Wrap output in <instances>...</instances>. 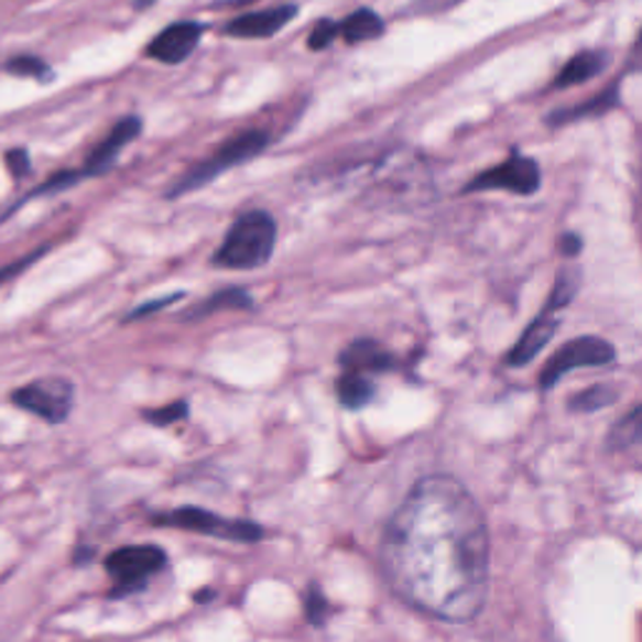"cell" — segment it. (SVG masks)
<instances>
[{
  "mask_svg": "<svg viewBox=\"0 0 642 642\" xmlns=\"http://www.w3.org/2000/svg\"><path fill=\"white\" fill-rule=\"evenodd\" d=\"M86 176H84V171H58L56 176H51L48 181H43V184L35 188L33 194H29L25 196V202H31V198H39V196H48V194H61V192H66V188H70V186H76V184H80V181H84Z\"/></svg>",
  "mask_w": 642,
  "mask_h": 642,
  "instance_id": "603a6c76",
  "label": "cell"
},
{
  "mask_svg": "<svg viewBox=\"0 0 642 642\" xmlns=\"http://www.w3.org/2000/svg\"><path fill=\"white\" fill-rule=\"evenodd\" d=\"M76 389L74 382L63 377H43L33 382L18 387L11 394V402L21 406L23 412H31L48 424H61L70 417L74 410Z\"/></svg>",
  "mask_w": 642,
  "mask_h": 642,
  "instance_id": "8992f818",
  "label": "cell"
},
{
  "mask_svg": "<svg viewBox=\"0 0 642 642\" xmlns=\"http://www.w3.org/2000/svg\"><path fill=\"white\" fill-rule=\"evenodd\" d=\"M153 3V0H133V6L139 8V11H143V8H149Z\"/></svg>",
  "mask_w": 642,
  "mask_h": 642,
  "instance_id": "4dcf8cb0",
  "label": "cell"
},
{
  "mask_svg": "<svg viewBox=\"0 0 642 642\" xmlns=\"http://www.w3.org/2000/svg\"><path fill=\"white\" fill-rule=\"evenodd\" d=\"M202 35L204 25L196 21L171 23L146 45V58L166 63V66H178V63L192 58L196 45L202 43Z\"/></svg>",
  "mask_w": 642,
  "mask_h": 642,
  "instance_id": "9c48e42d",
  "label": "cell"
},
{
  "mask_svg": "<svg viewBox=\"0 0 642 642\" xmlns=\"http://www.w3.org/2000/svg\"><path fill=\"white\" fill-rule=\"evenodd\" d=\"M614 400H618V392L612 387H590L585 392L575 394L569 400V410L573 412H598L602 406H610Z\"/></svg>",
  "mask_w": 642,
  "mask_h": 642,
  "instance_id": "44dd1931",
  "label": "cell"
},
{
  "mask_svg": "<svg viewBox=\"0 0 642 642\" xmlns=\"http://www.w3.org/2000/svg\"><path fill=\"white\" fill-rule=\"evenodd\" d=\"M635 445H642V404L628 412L620 422H614V427L608 434L610 449H628Z\"/></svg>",
  "mask_w": 642,
  "mask_h": 642,
  "instance_id": "d6986e66",
  "label": "cell"
},
{
  "mask_svg": "<svg viewBox=\"0 0 642 642\" xmlns=\"http://www.w3.org/2000/svg\"><path fill=\"white\" fill-rule=\"evenodd\" d=\"M612 106H618V86H610L602 96L592 98V101H587V104L573 106V108H559L557 113L549 116V123H569V121L587 119V116L608 113Z\"/></svg>",
  "mask_w": 642,
  "mask_h": 642,
  "instance_id": "ac0fdd59",
  "label": "cell"
},
{
  "mask_svg": "<svg viewBox=\"0 0 642 642\" xmlns=\"http://www.w3.org/2000/svg\"><path fill=\"white\" fill-rule=\"evenodd\" d=\"M276 249V219L264 209L243 211L229 226L214 264L231 271H254L266 266Z\"/></svg>",
  "mask_w": 642,
  "mask_h": 642,
  "instance_id": "7a4b0ae2",
  "label": "cell"
},
{
  "mask_svg": "<svg viewBox=\"0 0 642 642\" xmlns=\"http://www.w3.org/2000/svg\"><path fill=\"white\" fill-rule=\"evenodd\" d=\"M540 166L527 156H520V153H512V156L504 161V164H497L492 168L482 171V174L469 181L465 192H494V188H502V192H512L520 196H530L540 188Z\"/></svg>",
  "mask_w": 642,
  "mask_h": 642,
  "instance_id": "ba28073f",
  "label": "cell"
},
{
  "mask_svg": "<svg viewBox=\"0 0 642 642\" xmlns=\"http://www.w3.org/2000/svg\"><path fill=\"white\" fill-rule=\"evenodd\" d=\"M557 312L555 309H547L542 312L535 322L530 324L527 329H524L522 337L518 339V344H514L512 351H510V357H508V364L510 367H524V364H530L532 359H535L542 349L547 347L549 339L555 337V331H557Z\"/></svg>",
  "mask_w": 642,
  "mask_h": 642,
  "instance_id": "7c38bea8",
  "label": "cell"
},
{
  "mask_svg": "<svg viewBox=\"0 0 642 642\" xmlns=\"http://www.w3.org/2000/svg\"><path fill=\"white\" fill-rule=\"evenodd\" d=\"M577 284H580V279H577V271L575 269H565V271H559V276H557V282H555V289H553V296H549V309H555L559 312L563 306H567L569 302H573V296L577 292Z\"/></svg>",
  "mask_w": 642,
  "mask_h": 642,
  "instance_id": "7402d4cb",
  "label": "cell"
},
{
  "mask_svg": "<svg viewBox=\"0 0 642 642\" xmlns=\"http://www.w3.org/2000/svg\"><path fill=\"white\" fill-rule=\"evenodd\" d=\"M143 129V121L139 119V116H126V119H121L119 123L113 126L111 133L106 135V139L98 143V146L90 151V156L86 159V164H84V176H104L106 171H111V166L119 161L121 156V151L129 146L131 141L139 139V133Z\"/></svg>",
  "mask_w": 642,
  "mask_h": 642,
  "instance_id": "30bf717a",
  "label": "cell"
},
{
  "mask_svg": "<svg viewBox=\"0 0 642 642\" xmlns=\"http://www.w3.org/2000/svg\"><path fill=\"white\" fill-rule=\"evenodd\" d=\"M605 66H608V53H602V51L577 53V56L569 58L563 66V70H559L553 88L580 86V84H585V80L600 76Z\"/></svg>",
  "mask_w": 642,
  "mask_h": 642,
  "instance_id": "5bb4252c",
  "label": "cell"
},
{
  "mask_svg": "<svg viewBox=\"0 0 642 642\" xmlns=\"http://www.w3.org/2000/svg\"><path fill=\"white\" fill-rule=\"evenodd\" d=\"M614 361V347L600 337H577L559 347L547 364L542 367L540 387L553 389L559 379L580 367H605Z\"/></svg>",
  "mask_w": 642,
  "mask_h": 642,
  "instance_id": "52a82bcc",
  "label": "cell"
},
{
  "mask_svg": "<svg viewBox=\"0 0 642 642\" xmlns=\"http://www.w3.org/2000/svg\"><path fill=\"white\" fill-rule=\"evenodd\" d=\"M628 66H630V70H640V74H642V31L638 35L635 45H632V53H630Z\"/></svg>",
  "mask_w": 642,
  "mask_h": 642,
  "instance_id": "f546056e",
  "label": "cell"
},
{
  "mask_svg": "<svg viewBox=\"0 0 642 642\" xmlns=\"http://www.w3.org/2000/svg\"><path fill=\"white\" fill-rule=\"evenodd\" d=\"M341 367L344 372H357V374H369V372H389L394 367V359L389 351L372 339H357L351 341L347 349L341 351Z\"/></svg>",
  "mask_w": 642,
  "mask_h": 642,
  "instance_id": "4fadbf2b",
  "label": "cell"
},
{
  "mask_svg": "<svg viewBox=\"0 0 642 642\" xmlns=\"http://www.w3.org/2000/svg\"><path fill=\"white\" fill-rule=\"evenodd\" d=\"M151 524L196 532V535H209L224 542H241V545H249V542H259L264 537V527L259 522L229 520L202 508H176L168 512H156L151 514Z\"/></svg>",
  "mask_w": 642,
  "mask_h": 642,
  "instance_id": "277c9868",
  "label": "cell"
},
{
  "mask_svg": "<svg viewBox=\"0 0 642 642\" xmlns=\"http://www.w3.org/2000/svg\"><path fill=\"white\" fill-rule=\"evenodd\" d=\"M382 569L412 608L472 622L490 595V530L472 492L449 475L422 477L387 522Z\"/></svg>",
  "mask_w": 642,
  "mask_h": 642,
  "instance_id": "6da1fadb",
  "label": "cell"
},
{
  "mask_svg": "<svg viewBox=\"0 0 642 642\" xmlns=\"http://www.w3.org/2000/svg\"><path fill=\"white\" fill-rule=\"evenodd\" d=\"M186 417H188V404L184 400L164 404V406H159V410L143 412V420L156 424V427H168V424L184 422Z\"/></svg>",
  "mask_w": 642,
  "mask_h": 642,
  "instance_id": "cb8c5ba5",
  "label": "cell"
},
{
  "mask_svg": "<svg viewBox=\"0 0 642 642\" xmlns=\"http://www.w3.org/2000/svg\"><path fill=\"white\" fill-rule=\"evenodd\" d=\"M339 33V23H334V21H319L314 25V31L309 35V41H306V45H309L312 51H324V48H329L331 41L337 39Z\"/></svg>",
  "mask_w": 642,
  "mask_h": 642,
  "instance_id": "484cf974",
  "label": "cell"
},
{
  "mask_svg": "<svg viewBox=\"0 0 642 642\" xmlns=\"http://www.w3.org/2000/svg\"><path fill=\"white\" fill-rule=\"evenodd\" d=\"M304 612H306V620H309L312 625H316V628H322L324 622H327V618H329V602L322 595L319 585H309V590H306Z\"/></svg>",
  "mask_w": 642,
  "mask_h": 642,
  "instance_id": "d4e9b609",
  "label": "cell"
},
{
  "mask_svg": "<svg viewBox=\"0 0 642 642\" xmlns=\"http://www.w3.org/2000/svg\"><path fill=\"white\" fill-rule=\"evenodd\" d=\"M6 166L8 174H11L15 181H23L31 174V156L25 149H11L6 151Z\"/></svg>",
  "mask_w": 642,
  "mask_h": 642,
  "instance_id": "83f0119b",
  "label": "cell"
},
{
  "mask_svg": "<svg viewBox=\"0 0 642 642\" xmlns=\"http://www.w3.org/2000/svg\"><path fill=\"white\" fill-rule=\"evenodd\" d=\"M106 573L111 575V598H126L143 590L153 575L166 569L168 557L156 545H126L106 557Z\"/></svg>",
  "mask_w": 642,
  "mask_h": 642,
  "instance_id": "5b68a950",
  "label": "cell"
},
{
  "mask_svg": "<svg viewBox=\"0 0 642 642\" xmlns=\"http://www.w3.org/2000/svg\"><path fill=\"white\" fill-rule=\"evenodd\" d=\"M337 396L341 406L347 410H361L372 402L374 396V384L369 382L367 374H357V372H344L337 379Z\"/></svg>",
  "mask_w": 642,
  "mask_h": 642,
  "instance_id": "e0dca14e",
  "label": "cell"
},
{
  "mask_svg": "<svg viewBox=\"0 0 642 642\" xmlns=\"http://www.w3.org/2000/svg\"><path fill=\"white\" fill-rule=\"evenodd\" d=\"M339 33L347 43H367L384 33V21L372 11V8H359V11L344 18L339 23Z\"/></svg>",
  "mask_w": 642,
  "mask_h": 642,
  "instance_id": "2e32d148",
  "label": "cell"
},
{
  "mask_svg": "<svg viewBox=\"0 0 642 642\" xmlns=\"http://www.w3.org/2000/svg\"><path fill=\"white\" fill-rule=\"evenodd\" d=\"M233 309H254V300H251V294L247 292V289H239V286L221 289V292H216L214 296H209V300H204L202 304L194 306V312L188 314V319L198 322L211 314L233 312Z\"/></svg>",
  "mask_w": 642,
  "mask_h": 642,
  "instance_id": "9a60e30c",
  "label": "cell"
},
{
  "mask_svg": "<svg viewBox=\"0 0 642 642\" xmlns=\"http://www.w3.org/2000/svg\"><path fill=\"white\" fill-rule=\"evenodd\" d=\"M3 70L11 76H18V78L41 80V84L53 78V70H51L48 63L39 56H31V53H21V56H13L11 61H6Z\"/></svg>",
  "mask_w": 642,
  "mask_h": 642,
  "instance_id": "ffe728a7",
  "label": "cell"
},
{
  "mask_svg": "<svg viewBox=\"0 0 642 642\" xmlns=\"http://www.w3.org/2000/svg\"><path fill=\"white\" fill-rule=\"evenodd\" d=\"M296 13H300V8L296 6H276V8H266V11L241 13L239 18H233L231 23H226L224 33L241 41L271 39V35H276L286 23H292Z\"/></svg>",
  "mask_w": 642,
  "mask_h": 642,
  "instance_id": "8fae6325",
  "label": "cell"
},
{
  "mask_svg": "<svg viewBox=\"0 0 642 642\" xmlns=\"http://www.w3.org/2000/svg\"><path fill=\"white\" fill-rule=\"evenodd\" d=\"M266 146H269L266 131L243 129L241 133L226 139L221 146L214 151V156L198 161L196 166L188 168L186 174L168 188V198H178V196L198 192V188L211 184V181L226 174V171H231L233 166H241V164H247V161L257 159Z\"/></svg>",
  "mask_w": 642,
  "mask_h": 642,
  "instance_id": "3957f363",
  "label": "cell"
},
{
  "mask_svg": "<svg viewBox=\"0 0 642 642\" xmlns=\"http://www.w3.org/2000/svg\"><path fill=\"white\" fill-rule=\"evenodd\" d=\"M184 300V294H171V296H161V300L156 302H146V304H141V306H135L133 312L126 314V319L123 322H139L143 319V316H151V314H159L161 309H166V306H174L176 302Z\"/></svg>",
  "mask_w": 642,
  "mask_h": 642,
  "instance_id": "4316f807",
  "label": "cell"
},
{
  "mask_svg": "<svg viewBox=\"0 0 642 642\" xmlns=\"http://www.w3.org/2000/svg\"><path fill=\"white\" fill-rule=\"evenodd\" d=\"M559 249H563L567 257L580 254V251H583V239L575 237V233H565V237L559 239Z\"/></svg>",
  "mask_w": 642,
  "mask_h": 642,
  "instance_id": "f1b7e54d",
  "label": "cell"
}]
</instances>
